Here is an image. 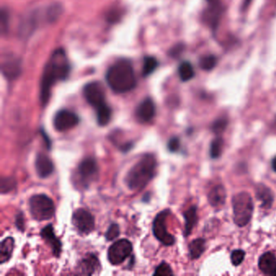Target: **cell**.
Here are the masks:
<instances>
[{
    "mask_svg": "<svg viewBox=\"0 0 276 276\" xmlns=\"http://www.w3.org/2000/svg\"><path fill=\"white\" fill-rule=\"evenodd\" d=\"M71 71L69 61L65 51L57 49L47 62L41 77L40 101L43 106H47L51 98V87L58 81L67 79Z\"/></svg>",
    "mask_w": 276,
    "mask_h": 276,
    "instance_id": "1",
    "label": "cell"
},
{
    "mask_svg": "<svg viewBox=\"0 0 276 276\" xmlns=\"http://www.w3.org/2000/svg\"><path fill=\"white\" fill-rule=\"evenodd\" d=\"M106 82L116 94H125L134 89L136 77L131 63L127 59H120L108 69Z\"/></svg>",
    "mask_w": 276,
    "mask_h": 276,
    "instance_id": "2",
    "label": "cell"
},
{
    "mask_svg": "<svg viewBox=\"0 0 276 276\" xmlns=\"http://www.w3.org/2000/svg\"><path fill=\"white\" fill-rule=\"evenodd\" d=\"M157 160L152 154H146L132 167L126 177V183L131 191H140L149 184L154 177Z\"/></svg>",
    "mask_w": 276,
    "mask_h": 276,
    "instance_id": "3",
    "label": "cell"
},
{
    "mask_svg": "<svg viewBox=\"0 0 276 276\" xmlns=\"http://www.w3.org/2000/svg\"><path fill=\"white\" fill-rule=\"evenodd\" d=\"M234 219L237 225L245 227L251 220L254 212V202L250 194L240 192L233 198Z\"/></svg>",
    "mask_w": 276,
    "mask_h": 276,
    "instance_id": "4",
    "label": "cell"
},
{
    "mask_svg": "<svg viewBox=\"0 0 276 276\" xmlns=\"http://www.w3.org/2000/svg\"><path fill=\"white\" fill-rule=\"evenodd\" d=\"M29 204L31 215L36 220H48L55 215V204L47 195L41 194L33 195L29 199Z\"/></svg>",
    "mask_w": 276,
    "mask_h": 276,
    "instance_id": "5",
    "label": "cell"
},
{
    "mask_svg": "<svg viewBox=\"0 0 276 276\" xmlns=\"http://www.w3.org/2000/svg\"><path fill=\"white\" fill-rule=\"evenodd\" d=\"M207 9L203 11V21L215 33L223 17L224 8L221 0H207Z\"/></svg>",
    "mask_w": 276,
    "mask_h": 276,
    "instance_id": "6",
    "label": "cell"
},
{
    "mask_svg": "<svg viewBox=\"0 0 276 276\" xmlns=\"http://www.w3.org/2000/svg\"><path fill=\"white\" fill-rule=\"evenodd\" d=\"M170 211L165 210L157 214L153 221V231L155 238L165 246H172L175 242V238L167 231L166 219Z\"/></svg>",
    "mask_w": 276,
    "mask_h": 276,
    "instance_id": "7",
    "label": "cell"
},
{
    "mask_svg": "<svg viewBox=\"0 0 276 276\" xmlns=\"http://www.w3.org/2000/svg\"><path fill=\"white\" fill-rule=\"evenodd\" d=\"M132 244L126 239L118 240L108 250V259L112 265H119L131 254Z\"/></svg>",
    "mask_w": 276,
    "mask_h": 276,
    "instance_id": "8",
    "label": "cell"
},
{
    "mask_svg": "<svg viewBox=\"0 0 276 276\" xmlns=\"http://www.w3.org/2000/svg\"><path fill=\"white\" fill-rule=\"evenodd\" d=\"M83 96L90 106L98 110L106 105V94L102 83L99 82H91L83 87Z\"/></svg>",
    "mask_w": 276,
    "mask_h": 276,
    "instance_id": "9",
    "label": "cell"
},
{
    "mask_svg": "<svg viewBox=\"0 0 276 276\" xmlns=\"http://www.w3.org/2000/svg\"><path fill=\"white\" fill-rule=\"evenodd\" d=\"M72 223L82 234H90L95 227L94 216L85 209L76 210L72 216Z\"/></svg>",
    "mask_w": 276,
    "mask_h": 276,
    "instance_id": "10",
    "label": "cell"
},
{
    "mask_svg": "<svg viewBox=\"0 0 276 276\" xmlns=\"http://www.w3.org/2000/svg\"><path fill=\"white\" fill-rule=\"evenodd\" d=\"M98 166L94 159L88 157L82 161L78 166V175L83 186H88L98 177Z\"/></svg>",
    "mask_w": 276,
    "mask_h": 276,
    "instance_id": "11",
    "label": "cell"
},
{
    "mask_svg": "<svg viewBox=\"0 0 276 276\" xmlns=\"http://www.w3.org/2000/svg\"><path fill=\"white\" fill-rule=\"evenodd\" d=\"M79 123L78 116L67 110H62L55 114L54 126L58 131H67L75 127Z\"/></svg>",
    "mask_w": 276,
    "mask_h": 276,
    "instance_id": "12",
    "label": "cell"
},
{
    "mask_svg": "<svg viewBox=\"0 0 276 276\" xmlns=\"http://www.w3.org/2000/svg\"><path fill=\"white\" fill-rule=\"evenodd\" d=\"M136 118L143 123L149 122L156 114V106L151 98H146L139 105L136 109Z\"/></svg>",
    "mask_w": 276,
    "mask_h": 276,
    "instance_id": "13",
    "label": "cell"
},
{
    "mask_svg": "<svg viewBox=\"0 0 276 276\" xmlns=\"http://www.w3.org/2000/svg\"><path fill=\"white\" fill-rule=\"evenodd\" d=\"M35 168L39 177L41 178L49 177L55 170L53 162L47 155L42 154V153L37 155L36 161H35Z\"/></svg>",
    "mask_w": 276,
    "mask_h": 276,
    "instance_id": "14",
    "label": "cell"
},
{
    "mask_svg": "<svg viewBox=\"0 0 276 276\" xmlns=\"http://www.w3.org/2000/svg\"><path fill=\"white\" fill-rule=\"evenodd\" d=\"M41 238L45 240L47 243L49 244L53 250L54 255L59 257L62 250V243L55 235L54 227L52 225H48L44 227L41 232Z\"/></svg>",
    "mask_w": 276,
    "mask_h": 276,
    "instance_id": "15",
    "label": "cell"
},
{
    "mask_svg": "<svg viewBox=\"0 0 276 276\" xmlns=\"http://www.w3.org/2000/svg\"><path fill=\"white\" fill-rule=\"evenodd\" d=\"M258 267L264 274L275 276V256L270 252H267V253L262 254L258 260Z\"/></svg>",
    "mask_w": 276,
    "mask_h": 276,
    "instance_id": "16",
    "label": "cell"
},
{
    "mask_svg": "<svg viewBox=\"0 0 276 276\" xmlns=\"http://www.w3.org/2000/svg\"><path fill=\"white\" fill-rule=\"evenodd\" d=\"M208 202L212 207H219L224 205L227 198L226 190L223 185H216L211 188L208 195Z\"/></svg>",
    "mask_w": 276,
    "mask_h": 276,
    "instance_id": "17",
    "label": "cell"
},
{
    "mask_svg": "<svg viewBox=\"0 0 276 276\" xmlns=\"http://www.w3.org/2000/svg\"><path fill=\"white\" fill-rule=\"evenodd\" d=\"M256 197L261 202L265 208H270L274 203V195L270 188L264 184H258L256 187Z\"/></svg>",
    "mask_w": 276,
    "mask_h": 276,
    "instance_id": "18",
    "label": "cell"
},
{
    "mask_svg": "<svg viewBox=\"0 0 276 276\" xmlns=\"http://www.w3.org/2000/svg\"><path fill=\"white\" fill-rule=\"evenodd\" d=\"M100 263L98 258L94 254H90L79 262L78 271L80 274H93L99 269Z\"/></svg>",
    "mask_w": 276,
    "mask_h": 276,
    "instance_id": "19",
    "label": "cell"
},
{
    "mask_svg": "<svg viewBox=\"0 0 276 276\" xmlns=\"http://www.w3.org/2000/svg\"><path fill=\"white\" fill-rule=\"evenodd\" d=\"M2 71L8 79H16L21 73V64L18 59H8L3 63Z\"/></svg>",
    "mask_w": 276,
    "mask_h": 276,
    "instance_id": "20",
    "label": "cell"
},
{
    "mask_svg": "<svg viewBox=\"0 0 276 276\" xmlns=\"http://www.w3.org/2000/svg\"><path fill=\"white\" fill-rule=\"evenodd\" d=\"M185 218V236L188 237L193 231L198 222L197 207L191 206L184 212Z\"/></svg>",
    "mask_w": 276,
    "mask_h": 276,
    "instance_id": "21",
    "label": "cell"
},
{
    "mask_svg": "<svg viewBox=\"0 0 276 276\" xmlns=\"http://www.w3.org/2000/svg\"><path fill=\"white\" fill-rule=\"evenodd\" d=\"M13 250H14V239L11 237L5 238L1 242V246H0V262L1 263H5L10 259Z\"/></svg>",
    "mask_w": 276,
    "mask_h": 276,
    "instance_id": "22",
    "label": "cell"
},
{
    "mask_svg": "<svg viewBox=\"0 0 276 276\" xmlns=\"http://www.w3.org/2000/svg\"><path fill=\"white\" fill-rule=\"evenodd\" d=\"M205 240L203 238H198L191 242L189 252L191 259H198L201 257L203 252L205 251Z\"/></svg>",
    "mask_w": 276,
    "mask_h": 276,
    "instance_id": "23",
    "label": "cell"
},
{
    "mask_svg": "<svg viewBox=\"0 0 276 276\" xmlns=\"http://www.w3.org/2000/svg\"><path fill=\"white\" fill-rule=\"evenodd\" d=\"M195 74L193 66L189 62H182L179 66L178 75L181 81H189L193 79Z\"/></svg>",
    "mask_w": 276,
    "mask_h": 276,
    "instance_id": "24",
    "label": "cell"
},
{
    "mask_svg": "<svg viewBox=\"0 0 276 276\" xmlns=\"http://www.w3.org/2000/svg\"><path fill=\"white\" fill-rule=\"evenodd\" d=\"M112 111L107 104L97 110V118L100 126H106L111 119Z\"/></svg>",
    "mask_w": 276,
    "mask_h": 276,
    "instance_id": "25",
    "label": "cell"
},
{
    "mask_svg": "<svg viewBox=\"0 0 276 276\" xmlns=\"http://www.w3.org/2000/svg\"><path fill=\"white\" fill-rule=\"evenodd\" d=\"M223 141L221 137L214 139L210 145V156L212 159L219 158L223 153Z\"/></svg>",
    "mask_w": 276,
    "mask_h": 276,
    "instance_id": "26",
    "label": "cell"
},
{
    "mask_svg": "<svg viewBox=\"0 0 276 276\" xmlns=\"http://www.w3.org/2000/svg\"><path fill=\"white\" fill-rule=\"evenodd\" d=\"M217 64V59L215 55H208L199 59V67L204 71H210L215 68Z\"/></svg>",
    "mask_w": 276,
    "mask_h": 276,
    "instance_id": "27",
    "label": "cell"
},
{
    "mask_svg": "<svg viewBox=\"0 0 276 276\" xmlns=\"http://www.w3.org/2000/svg\"><path fill=\"white\" fill-rule=\"evenodd\" d=\"M158 63L157 59L153 57H145L143 63V75L144 76H148L153 73L155 70L157 69Z\"/></svg>",
    "mask_w": 276,
    "mask_h": 276,
    "instance_id": "28",
    "label": "cell"
},
{
    "mask_svg": "<svg viewBox=\"0 0 276 276\" xmlns=\"http://www.w3.org/2000/svg\"><path fill=\"white\" fill-rule=\"evenodd\" d=\"M228 125V120L227 118L222 117L215 120L213 123L211 124V129L216 134H220L226 130Z\"/></svg>",
    "mask_w": 276,
    "mask_h": 276,
    "instance_id": "29",
    "label": "cell"
},
{
    "mask_svg": "<svg viewBox=\"0 0 276 276\" xmlns=\"http://www.w3.org/2000/svg\"><path fill=\"white\" fill-rule=\"evenodd\" d=\"M16 181L12 177H3L1 180V193H9L16 187Z\"/></svg>",
    "mask_w": 276,
    "mask_h": 276,
    "instance_id": "30",
    "label": "cell"
},
{
    "mask_svg": "<svg viewBox=\"0 0 276 276\" xmlns=\"http://www.w3.org/2000/svg\"><path fill=\"white\" fill-rule=\"evenodd\" d=\"M154 275L159 276H169L173 275V272L171 269L170 266L166 262H161L157 269L155 270Z\"/></svg>",
    "mask_w": 276,
    "mask_h": 276,
    "instance_id": "31",
    "label": "cell"
},
{
    "mask_svg": "<svg viewBox=\"0 0 276 276\" xmlns=\"http://www.w3.org/2000/svg\"><path fill=\"white\" fill-rule=\"evenodd\" d=\"M246 256V252L243 250H235L232 252L231 261L234 266H239L243 262Z\"/></svg>",
    "mask_w": 276,
    "mask_h": 276,
    "instance_id": "32",
    "label": "cell"
},
{
    "mask_svg": "<svg viewBox=\"0 0 276 276\" xmlns=\"http://www.w3.org/2000/svg\"><path fill=\"white\" fill-rule=\"evenodd\" d=\"M120 234L119 226L117 223H113L108 228L106 234V238L108 241H113L118 238Z\"/></svg>",
    "mask_w": 276,
    "mask_h": 276,
    "instance_id": "33",
    "label": "cell"
},
{
    "mask_svg": "<svg viewBox=\"0 0 276 276\" xmlns=\"http://www.w3.org/2000/svg\"><path fill=\"white\" fill-rule=\"evenodd\" d=\"M181 144H180V140L177 137H173L169 140L168 143V149L170 151L171 153H176L180 149Z\"/></svg>",
    "mask_w": 276,
    "mask_h": 276,
    "instance_id": "34",
    "label": "cell"
},
{
    "mask_svg": "<svg viewBox=\"0 0 276 276\" xmlns=\"http://www.w3.org/2000/svg\"><path fill=\"white\" fill-rule=\"evenodd\" d=\"M8 23H9V15L3 10L1 13V31H2V33H5L8 29V27H9Z\"/></svg>",
    "mask_w": 276,
    "mask_h": 276,
    "instance_id": "35",
    "label": "cell"
},
{
    "mask_svg": "<svg viewBox=\"0 0 276 276\" xmlns=\"http://www.w3.org/2000/svg\"><path fill=\"white\" fill-rule=\"evenodd\" d=\"M17 225L19 229H23L24 227V219H23L22 215H19L17 217Z\"/></svg>",
    "mask_w": 276,
    "mask_h": 276,
    "instance_id": "36",
    "label": "cell"
},
{
    "mask_svg": "<svg viewBox=\"0 0 276 276\" xmlns=\"http://www.w3.org/2000/svg\"><path fill=\"white\" fill-rule=\"evenodd\" d=\"M272 169H273V170L276 173V157H274V159H273V161H272Z\"/></svg>",
    "mask_w": 276,
    "mask_h": 276,
    "instance_id": "37",
    "label": "cell"
}]
</instances>
